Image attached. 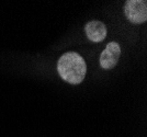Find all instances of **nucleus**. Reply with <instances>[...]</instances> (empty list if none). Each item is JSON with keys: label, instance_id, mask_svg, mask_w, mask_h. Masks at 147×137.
<instances>
[{"label": "nucleus", "instance_id": "f257e3e1", "mask_svg": "<svg viewBox=\"0 0 147 137\" xmlns=\"http://www.w3.org/2000/svg\"><path fill=\"white\" fill-rule=\"evenodd\" d=\"M57 70L65 81L71 85H78L85 79L87 66L79 54L69 52L59 58L57 62Z\"/></svg>", "mask_w": 147, "mask_h": 137}, {"label": "nucleus", "instance_id": "f03ea898", "mask_svg": "<svg viewBox=\"0 0 147 137\" xmlns=\"http://www.w3.org/2000/svg\"><path fill=\"white\" fill-rule=\"evenodd\" d=\"M126 18L133 23H144L147 19V2L145 0H129L125 2Z\"/></svg>", "mask_w": 147, "mask_h": 137}, {"label": "nucleus", "instance_id": "7ed1b4c3", "mask_svg": "<svg viewBox=\"0 0 147 137\" xmlns=\"http://www.w3.org/2000/svg\"><path fill=\"white\" fill-rule=\"evenodd\" d=\"M121 55V47L115 42H111L107 45L105 50L100 56V65L104 69L113 68L117 64V60Z\"/></svg>", "mask_w": 147, "mask_h": 137}, {"label": "nucleus", "instance_id": "20e7f679", "mask_svg": "<svg viewBox=\"0 0 147 137\" xmlns=\"http://www.w3.org/2000/svg\"><path fill=\"white\" fill-rule=\"evenodd\" d=\"M88 38L92 42H101L107 36V28L100 21H91L85 28Z\"/></svg>", "mask_w": 147, "mask_h": 137}]
</instances>
